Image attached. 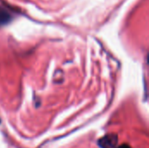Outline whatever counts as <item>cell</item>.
Instances as JSON below:
<instances>
[{"label": "cell", "mask_w": 149, "mask_h": 148, "mask_svg": "<svg viewBox=\"0 0 149 148\" xmlns=\"http://www.w3.org/2000/svg\"><path fill=\"white\" fill-rule=\"evenodd\" d=\"M98 145L100 148H117L118 135L116 133H108L98 140Z\"/></svg>", "instance_id": "6da1fadb"}, {"label": "cell", "mask_w": 149, "mask_h": 148, "mask_svg": "<svg viewBox=\"0 0 149 148\" xmlns=\"http://www.w3.org/2000/svg\"><path fill=\"white\" fill-rule=\"evenodd\" d=\"M13 18L11 12L5 7L0 5V27L8 24Z\"/></svg>", "instance_id": "7a4b0ae2"}, {"label": "cell", "mask_w": 149, "mask_h": 148, "mask_svg": "<svg viewBox=\"0 0 149 148\" xmlns=\"http://www.w3.org/2000/svg\"><path fill=\"white\" fill-rule=\"evenodd\" d=\"M117 148H132L129 145H127V144H123V145H121V146H120V147H117Z\"/></svg>", "instance_id": "3957f363"}]
</instances>
